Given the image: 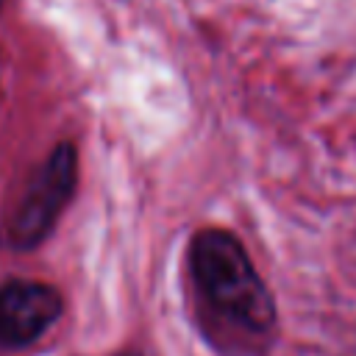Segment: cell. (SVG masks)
Segmentation results:
<instances>
[{
	"label": "cell",
	"mask_w": 356,
	"mask_h": 356,
	"mask_svg": "<svg viewBox=\"0 0 356 356\" xmlns=\"http://www.w3.org/2000/svg\"><path fill=\"white\" fill-rule=\"evenodd\" d=\"M67 312L64 292L42 278L11 275L0 284V350H28Z\"/></svg>",
	"instance_id": "3957f363"
},
{
	"label": "cell",
	"mask_w": 356,
	"mask_h": 356,
	"mask_svg": "<svg viewBox=\"0 0 356 356\" xmlns=\"http://www.w3.org/2000/svg\"><path fill=\"white\" fill-rule=\"evenodd\" d=\"M186 317L217 356H273L281 339L278 300L248 245L222 225H200L184 248Z\"/></svg>",
	"instance_id": "6da1fadb"
},
{
	"label": "cell",
	"mask_w": 356,
	"mask_h": 356,
	"mask_svg": "<svg viewBox=\"0 0 356 356\" xmlns=\"http://www.w3.org/2000/svg\"><path fill=\"white\" fill-rule=\"evenodd\" d=\"M78 147L70 139H61L50 153L36 164L25 181L3 231V242L14 253H31L42 248L50 234L58 228L64 211L72 206L78 192Z\"/></svg>",
	"instance_id": "7a4b0ae2"
},
{
	"label": "cell",
	"mask_w": 356,
	"mask_h": 356,
	"mask_svg": "<svg viewBox=\"0 0 356 356\" xmlns=\"http://www.w3.org/2000/svg\"><path fill=\"white\" fill-rule=\"evenodd\" d=\"M0 6H3V0H0Z\"/></svg>",
	"instance_id": "277c9868"
}]
</instances>
